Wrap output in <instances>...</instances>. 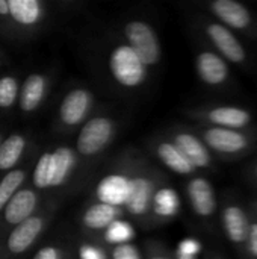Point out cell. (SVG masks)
Segmentation results:
<instances>
[{
  "label": "cell",
  "instance_id": "obj_1",
  "mask_svg": "<svg viewBox=\"0 0 257 259\" xmlns=\"http://www.w3.org/2000/svg\"><path fill=\"white\" fill-rule=\"evenodd\" d=\"M109 70L112 77L126 88H136L147 77V67L127 44L112 50L109 56Z\"/></svg>",
  "mask_w": 257,
  "mask_h": 259
},
{
  "label": "cell",
  "instance_id": "obj_2",
  "mask_svg": "<svg viewBox=\"0 0 257 259\" xmlns=\"http://www.w3.org/2000/svg\"><path fill=\"white\" fill-rule=\"evenodd\" d=\"M127 46L139 56L145 67L161 61V44L153 27L141 20L129 21L124 27Z\"/></svg>",
  "mask_w": 257,
  "mask_h": 259
},
{
  "label": "cell",
  "instance_id": "obj_3",
  "mask_svg": "<svg viewBox=\"0 0 257 259\" xmlns=\"http://www.w3.org/2000/svg\"><path fill=\"white\" fill-rule=\"evenodd\" d=\"M114 137V121L108 117H94L79 132L76 149L82 156L98 155Z\"/></svg>",
  "mask_w": 257,
  "mask_h": 259
},
{
  "label": "cell",
  "instance_id": "obj_4",
  "mask_svg": "<svg viewBox=\"0 0 257 259\" xmlns=\"http://www.w3.org/2000/svg\"><path fill=\"white\" fill-rule=\"evenodd\" d=\"M203 140L206 146L221 155H238L250 146L248 137L242 132L215 126L203 132Z\"/></svg>",
  "mask_w": 257,
  "mask_h": 259
},
{
  "label": "cell",
  "instance_id": "obj_5",
  "mask_svg": "<svg viewBox=\"0 0 257 259\" xmlns=\"http://www.w3.org/2000/svg\"><path fill=\"white\" fill-rule=\"evenodd\" d=\"M92 105V94L85 88L71 90L59 106V118L67 126H77L85 120Z\"/></svg>",
  "mask_w": 257,
  "mask_h": 259
},
{
  "label": "cell",
  "instance_id": "obj_6",
  "mask_svg": "<svg viewBox=\"0 0 257 259\" xmlns=\"http://www.w3.org/2000/svg\"><path fill=\"white\" fill-rule=\"evenodd\" d=\"M206 33L211 42L220 50V53L230 62L242 64L247 58L245 49L241 41L224 26L220 23H209L206 26Z\"/></svg>",
  "mask_w": 257,
  "mask_h": 259
},
{
  "label": "cell",
  "instance_id": "obj_7",
  "mask_svg": "<svg viewBox=\"0 0 257 259\" xmlns=\"http://www.w3.org/2000/svg\"><path fill=\"white\" fill-rule=\"evenodd\" d=\"M42 229H44V219L41 215H32L27 220L21 222L20 225L14 226L6 241L8 250L12 255L24 253L36 241Z\"/></svg>",
  "mask_w": 257,
  "mask_h": 259
},
{
  "label": "cell",
  "instance_id": "obj_8",
  "mask_svg": "<svg viewBox=\"0 0 257 259\" xmlns=\"http://www.w3.org/2000/svg\"><path fill=\"white\" fill-rule=\"evenodd\" d=\"M130 193V178L124 175H109L103 178L95 190L100 203L111 206H123L127 202Z\"/></svg>",
  "mask_w": 257,
  "mask_h": 259
},
{
  "label": "cell",
  "instance_id": "obj_9",
  "mask_svg": "<svg viewBox=\"0 0 257 259\" xmlns=\"http://www.w3.org/2000/svg\"><path fill=\"white\" fill-rule=\"evenodd\" d=\"M211 11L226 24L227 29L233 27L238 30H244L253 23L250 11L242 3L235 0H215L211 3Z\"/></svg>",
  "mask_w": 257,
  "mask_h": 259
},
{
  "label": "cell",
  "instance_id": "obj_10",
  "mask_svg": "<svg viewBox=\"0 0 257 259\" xmlns=\"http://www.w3.org/2000/svg\"><path fill=\"white\" fill-rule=\"evenodd\" d=\"M188 199L194 212L198 217H211L217 209V197L215 191L208 179L195 178L186 187Z\"/></svg>",
  "mask_w": 257,
  "mask_h": 259
},
{
  "label": "cell",
  "instance_id": "obj_11",
  "mask_svg": "<svg viewBox=\"0 0 257 259\" xmlns=\"http://www.w3.org/2000/svg\"><path fill=\"white\" fill-rule=\"evenodd\" d=\"M38 205V196L32 190H18L3 209V219L8 225L17 226L33 215Z\"/></svg>",
  "mask_w": 257,
  "mask_h": 259
},
{
  "label": "cell",
  "instance_id": "obj_12",
  "mask_svg": "<svg viewBox=\"0 0 257 259\" xmlns=\"http://www.w3.org/2000/svg\"><path fill=\"white\" fill-rule=\"evenodd\" d=\"M200 79L211 87L224 83L229 77V67L226 61L214 52H201L195 61Z\"/></svg>",
  "mask_w": 257,
  "mask_h": 259
},
{
  "label": "cell",
  "instance_id": "obj_13",
  "mask_svg": "<svg viewBox=\"0 0 257 259\" xmlns=\"http://www.w3.org/2000/svg\"><path fill=\"white\" fill-rule=\"evenodd\" d=\"M173 144L180 150V153L191 162L194 168H206L211 165V153L206 144L195 135L180 132L174 135Z\"/></svg>",
  "mask_w": 257,
  "mask_h": 259
},
{
  "label": "cell",
  "instance_id": "obj_14",
  "mask_svg": "<svg viewBox=\"0 0 257 259\" xmlns=\"http://www.w3.org/2000/svg\"><path fill=\"white\" fill-rule=\"evenodd\" d=\"M153 194V182L148 178L136 176L130 179V193L124 206L132 215H144L151 206Z\"/></svg>",
  "mask_w": 257,
  "mask_h": 259
},
{
  "label": "cell",
  "instance_id": "obj_15",
  "mask_svg": "<svg viewBox=\"0 0 257 259\" xmlns=\"http://www.w3.org/2000/svg\"><path fill=\"white\" fill-rule=\"evenodd\" d=\"M206 120L215 127L238 131L251 121V114L238 106H218L206 112Z\"/></svg>",
  "mask_w": 257,
  "mask_h": 259
},
{
  "label": "cell",
  "instance_id": "obj_16",
  "mask_svg": "<svg viewBox=\"0 0 257 259\" xmlns=\"http://www.w3.org/2000/svg\"><path fill=\"white\" fill-rule=\"evenodd\" d=\"M221 220H223L224 232L232 243L242 244L247 241L248 231H250V222L241 206H236V205L227 206L223 211Z\"/></svg>",
  "mask_w": 257,
  "mask_h": 259
},
{
  "label": "cell",
  "instance_id": "obj_17",
  "mask_svg": "<svg viewBox=\"0 0 257 259\" xmlns=\"http://www.w3.org/2000/svg\"><path fill=\"white\" fill-rule=\"evenodd\" d=\"M45 77L42 74L33 73L26 77V80L21 85V90L18 91L20 99V108L23 112H32L38 109L41 105L44 96H45Z\"/></svg>",
  "mask_w": 257,
  "mask_h": 259
},
{
  "label": "cell",
  "instance_id": "obj_18",
  "mask_svg": "<svg viewBox=\"0 0 257 259\" xmlns=\"http://www.w3.org/2000/svg\"><path fill=\"white\" fill-rule=\"evenodd\" d=\"M9 17L21 26H33L42 18L44 5L39 0H8Z\"/></svg>",
  "mask_w": 257,
  "mask_h": 259
},
{
  "label": "cell",
  "instance_id": "obj_19",
  "mask_svg": "<svg viewBox=\"0 0 257 259\" xmlns=\"http://www.w3.org/2000/svg\"><path fill=\"white\" fill-rule=\"evenodd\" d=\"M118 215H120V209L118 208L97 202V203L91 205L83 212L82 223H83L85 228H88L91 231H103L111 223H114Z\"/></svg>",
  "mask_w": 257,
  "mask_h": 259
},
{
  "label": "cell",
  "instance_id": "obj_20",
  "mask_svg": "<svg viewBox=\"0 0 257 259\" xmlns=\"http://www.w3.org/2000/svg\"><path fill=\"white\" fill-rule=\"evenodd\" d=\"M53 158V181L52 188L61 187L65 184L68 176L71 175L74 165H76V153L73 149L67 146H61L52 152Z\"/></svg>",
  "mask_w": 257,
  "mask_h": 259
},
{
  "label": "cell",
  "instance_id": "obj_21",
  "mask_svg": "<svg viewBox=\"0 0 257 259\" xmlns=\"http://www.w3.org/2000/svg\"><path fill=\"white\" fill-rule=\"evenodd\" d=\"M156 153L162 164L177 175H191L195 170L173 143H161L156 149Z\"/></svg>",
  "mask_w": 257,
  "mask_h": 259
},
{
  "label": "cell",
  "instance_id": "obj_22",
  "mask_svg": "<svg viewBox=\"0 0 257 259\" xmlns=\"http://www.w3.org/2000/svg\"><path fill=\"white\" fill-rule=\"evenodd\" d=\"M26 149V138L21 134H12L2 141L0 146V171H6L15 167Z\"/></svg>",
  "mask_w": 257,
  "mask_h": 259
},
{
  "label": "cell",
  "instance_id": "obj_23",
  "mask_svg": "<svg viewBox=\"0 0 257 259\" xmlns=\"http://www.w3.org/2000/svg\"><path fill=\"white\" fill-rule=\"evenodd\" d=\"M151 208L155 215L161 219H171L174 217L180 209V199L176 190L173 188H159L155 191L151 199Z\"/></svg>",
  "mask_w": 257,
  "mask_h": 259
},
{
  "label": "cell",
  "instance_id": "obj_24",
  "mask_svg": "<svg viewBox=\"0 0 257 259\" xmlns=\"http://www.w3.org/2000/svg\"><path fill=\"white\" fill-rule=\"evenodd\" d=\"M26 179V171L23 168H14L8 171L0 181V212L5 209L8 202L20 190Z\"/></svg>",
  "mask_w": 257,
  "mask_h": 259
},
{
  "label": "cell",
  "instance_id": "obj_25",
  "mask_svg": "<svg viewBox=\"0 0 257 259\" xmlns=\"http://www.w3.org/2000/svg\"><path fill=\"white\" fill-rule=\"evenodd\" d=\"M53 181V158L52 152H45L39 156L33 170V185L38 190L52 188Z\"/></svg>",
  "mask_w": 257,
  "mask_h": 259
},
{
  "label": "cell",
  "instance_id": "obj_26",
  "mask_svg": "<svg viewBox=\"0 0 257 259\" xmlns=\"http://www.w3.org/2000/svg\"><path fill=\"white\" fill-rule=\"evenodd\" d=\"M135 237V232H133V228L124 222V220H115L114 223H111L106 231H105V241L109 243V244H126L129 243L132 238Z\"/></svg>",
  "mask_w": 257,
  "mask_h": 259
},
{
  "label": "cell",
  "instance_id": "obj_27",
  "mask_svg": "<svg viewBox=\"0 0 257 259\" xmlns=\"http://www.w3.org/2000/svg\"><path fill=\"white\" fill-rule=\"evenodd\" d=\"M18 99V82L14 76L0 77V108L9 109Z\"/></svg>",
  "mask_w": 257,
  "mask_h": 259
},
{
  "label": "cell",
  "instance_id": "obj_28",
  "mask_svg": "<svg viewBox=\"0 0 257 259\" xmlns=\"http://www.w3.org/2000/svg\"><path fill=\"white\" fill-rule=\"evenodd\" d=\"M203 250V246L198 240L195 238H185L179 243L177 247V255H183V256H194L197 258L200 255V252Z\"/></svg>",
  "mask_w": 257,
  "mask_h": 259
},
{
  "label": "cell",
  "instance_id": "obj_29",
  "mask_svg": "<svg viewBox=\"0 0 257 259\" xmlns=\"http://www.w3.org/2000/svg\"><path fill=\"white\" fill-rule=\"evenodd\" d=\"M112 259H141V255L133 244L126 243V244L115 246L112 252Z\"/></svg>",
  "mask_w": 257,
  "mask_h": 259
},
{
  "label": "cell",
  "instance_id": "obj_30",
  "mask_svg": "<svg viewBox=\"0 0 257 259\" xmlns=\"http://www.w3.org/2000/svg\"><path fill=\"white\" fill-rule=\"evenodd\" d=\"M79 259H106V255L95 246L82 244L79 247Z\"/></svg>",
  "mask_w": 257,
  "mask_h": 259
},
{
  "label": "cell",
  "instance_id": "obj_31",
  "mask_svg": "<svg viewBox=\"0 0 257 259\" xmlns=\"http://www.w3.org/2000/svg\"><path fill=\"white\" fill-rule=\"evenodd\" d=\"M59 256H61L59 249H56L53 246H45V247H41L36 252L33 259H59Z\"/></svg>",
  "mask_w": 257,
  "mask_h": 259
},
{
  "label": "cell",
  "instance_id": "obj_32",
  "mask_svg": "<svg viewBox=\"0 0 257 259\" xmlns=\"http://www.w3.org/2000/svg\"><path fill=\"white\" fill-rule=\"evenodd\" d=\"M245 243H248V252H250V255H253L254 258H257V223H251L250 225L248 238H247Z\"/></svg>",
  "mask_w": 257,
  "mask_h": 259
},
{
  "label": "cell",
  "instance_id": "obj_33",
  "mask_svg": "<svg viewBox=\"0 0 257 259\" xmlns=\"http://www.w3.org/2000/svg\"><path fill=\"white\" fill-rule=\"evenodd\" d=\"M0 17H9V2L0 0Z\"/></svg>",
  "mask_w": 257,
  "mask_h": 259
},
{
  "label": "cell",
  "instance_id": "obj_34",
  "mask_svg": "<svg viewBox=\"0 0 257 259\" xmlns=\"http://www.w3.org/2000/svg\"><path fill=\"white\" fill-rule=\"evenodd\" d=\"M177 259H197L194 256H183V255H177Z\"/></svg>",
  "mask_w": 257,
  "mask_h": 259
},
{
  "label": "cell",
  "instance_id": "obj_35",
  "mask_svg": "<svg viewBox=\"0 0 257 259\" xmlns=\"http://www.w3.org/2000/svg\"><path fill=\"white\" fill-rule=\"evenodd\" d=\"M151 259H168V258H164V256H153Z\"/></svg>",
  "mask_w": 257,
  "mask_h": 259
},
{
  "label": "cell",
  "instance_id": "obj_36",
  "mask_svg": "<svg viewBox=\"0 0 257 259\" xmlns=\"http://www.w3.org/2000/svg\"><path fill=\"white\" fill-rule=\"evenodd\" d=\"M2 141H3V140H2V135H0V146H2Z\"/></svg>",
  "mask_w": 257,
  "mask_h": 259
},
{
  "label": "cell",
  "instance_id": "obj_37",
  "mask_svg": "<svg viewBox=\"0 0 257 259\" xmlns=\"http://www.w3.org/2000/svg\"><path fill=\"white\" fill-rule=\"evenodd\" d=\"M211 259H220V258H211Z\"/></svg>",
  "mask_w": 257,
  "mask_h": 259
},
{
  "label": "cell",
  "instance_id": "obj_38",
  "mask_svg": "<svg viewBox=\"0 0 257 259\" xmlns=\"http://www.w3.org/2000/svg\"><path fill=\"white\" fill-rule=\"evenodd\" d=\"M256 176H257V167H256Z\"/></svg>",
  "mask_w": 257,
  "mask_h": 259
}]
</instances>
